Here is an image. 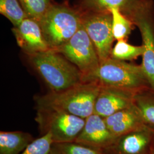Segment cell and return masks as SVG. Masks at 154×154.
<instances>
[{"label": "cell", "instance_id": "9", "mask_svg": "<svg viewBox=\"0 0 154 154\" xmlns=\"http://www.w3.org/2000/svg\"><path fill=\"white\" fill-rule=\"evenodd\" d=\"M154 130L146 127L116 137L104 154H151Z\"/></svg>", "mask_w": 154, "mask_h": 154}, {"label": "cell", "instance_id": "5", "mask_svg": "<svg viewBox=\"0 0 154 154\" xmlns=\"http://www.w3.org/2000/svg\"><path fill=\"white\" fill-rule=\"evenodd\" d=\"M35 121L41 134L50 133L53 143L74 142L85 123V119L65 111L38 107Z\"/></svg>", "mask_w": 154, "mask_h": 154}, {"label": "cell", "instance_id": "4", "mask_svg": "<svg viewBox=\"0 0 154 154\" xmlns=\"http://www.w3.org/2000/svg\"><path fill=\"white\" fill-rule=\"evenodd\" d=\"M39 22L49 48L57 50L81 27L82 13L66 5L52 4Z\"/></svg>", "mask_w": 154, "mask_h": 154}, {"label": "cell", "instance_id": "23", "mask_svg": "<svg viewBox=\"0 0 154 154\" xmlns=\"http://www.w3.org/2000/svg\"><path fill=\"white\" fill-rule=\"evenodd\" d=\"M151 154H154V135L152 143V146H151Z\"/></svg>", "mask_w": 154, "mask_h": 154}, {"label": "cell", "instance_id": "8", "mask_svg": "<svg viewBox=\"0 0 154 154\" xmlns=\"http://www.w3.org/2000/svg\"><path fill=\"white\" fill-rule=\"evenodd\" d=\"M82 13V25L93 42L100 63L110 58L114 37L110 11Z\"/></svg>", "mask_w": 154, "mask_h": 154}, {"label": "cell", "instance_id": "3", "mask_svg": "<svg viewBox=\"0 0 154 154\" xmlns=\"http://www.w3.org/2000/svg\"><path fill=\"white\" fill-rule=\"evenodd\" d=\"M29 57L50 91H61L82 82L81 72L55 50H48Z\"/></svg>", "mask_w": 154, "mask_h": 154}, {"label": "cell", "instance_id": "7", "mask_svg": "<svg viewBox=\"0 0 154 154\" xmlns=\"http://www.w3.org/2000/svg\"><path fill=\"white\" fill-rule=\"evenodd\" d=\"M55 50L76 66L82 75L93 71L100 64L97 50L82 25L66 43Z\"/></svg>", "mask_w": 154, "mask_h": 154}, {"label": "cell", "instance_id": "12", "mask_svg": "<svg viewBox=\"0 0 154 154\" xmlns=\"http://www.w3.org/2000/svg\"><path fill=\"white\" fill-rule=\"evenodd\" d=\"M12 32L17 42L28 56L50 49L46 44L39 22L27 17Z\"/></svg>", "mask_w": 154, "mask_h": 154}, {"label": "cell", "instance_id": "14", "mask_svg": "<svg viewBox=\"0 0 154 154\" xmlns=\"http://www.w3.org/2000/svg\"><path fill=\"white\" fill-rule=\"evenodd\" d=\"M34 140L29 132L1 131L0 154H20Z\"/></svg>", "mask_w": 154, "mask_h": 154}, {"label": "cell", "instance_id": "16", "mask_svg": "<svg viewBox=\"0 0 154 154\" xmlns=\"http://www.w3.org/2000/svg\"><path fill=\"white\" fill-rule=\"evenodd\" d=\"M134 103L140 111L147 126L154 130V90L147 88L137 92Z\"/></svg>", "mask_w": 154, "mask_h": 154}, {"label": "cell", "instance_id": "1", "mask_svg": "<svg viewBox=\"0 0 154 154\" xmlns=\"http://www.w3.org/2000/svg\"><path fill=\"white\" fill-rule=\"evenodd\" d=\"M100 87L96 83L82 82L61 91L37 96L35 100L37 107L63 111L86 119L94 113Z\"/></svg>", "mask_w": 154, "mask_h": 154}, {"label": "cell", "instance_id": "22", "mask_svg": "<svg viewBox=\"0 0 154 154\" xmlns=\"http://www.w3.org/2000/svg\"><path fill=\"white\" fill-rule=\"evenodd\" d=\"M53 140L50 133L34 139L20 154H49Z\"/></svg>", "mask_w": 154, "mask_h": 154}, {"label": "cell", "instance_id": "11", "mask_svg": "<svg viewBox=\"0 0 154 154\" xmlns=\"http://www.w3.org/2000/svg\"><path fill=\"white\" fill-rule=\"evenodd\" d=\"M116 138L109 129L105 118L94 113L85 119L83 128L74 142L103 151Z\"/></svg>", "mask_w": 154, "mask_h": 154}, {"label": "cell", "instance_id": "2", "mask_svg": "<svg viewBox=\"0 0 154 154\" xmlns=\"http://www.w3.org/2000/svg\"><path fill=\"white\" fill-rule=\"evenodd\" d=\"M82 82L96 83L100 86H111L138 92L150 88L140 65L109 58L95 69L83 74Z\"/></svg>", "mask_w": 154, "mask_h": 154}, {"label": "cell", "instance_id": "19", "mask_svg": "<svg viewBox=\"0 0 154 154\" xmlns=\"http://www.w3.org/2000/svg\"><path fill=\"white\" fill-rule=\"evenodd\" d=\"M0 13L14 27L18 26L28 17L19 0H0Z\"/></svg>", "mask_w": 154, "mask_h": 154}, {"label": "cell", "instance_id": "10", "mask_svg": "<svg viewBox=\"0 0 154 154\" xmlns=\"http://www.w3.org/2000/svg\"><path fill=\"white\" fill-rule=\"evenodd\" d=\"M137 93L125 88L101 86L95 102L94 113L106 118L125 109L134 104Z\"/></svg>", "mask_w": 154, "mask_h": 154}, {"label": "cell", "instance_id": "18", "mask_svg": "<svg viewBox=\"0 0 154 154\" xmlns=\"http://www.w3.org/2000/svg\"><path fill=\"white\" fill-rule=\"evenodd\" d=\"M109 11L112 16V28L114 38L117 41L125 39L131 32L133 23L118 8H112Z\"/></svg>", "mask_w": 154, "mask_h": 154}, {"label": "cell", "instance_id": "21", "mask_svg": "<svg viewBox=\"0 0 154 154\" xmlns=\"http://www.w3.org/2000/svg\"><path fill=\"white\" fill-rule=\"evenodd\" d=\"M29 18L39 22L52 5L50 0H19Z\"/></svg>", "mask_w": 154, "mask_h": 154}, {"label": "cell", "instance_id": "6", "mask_svg": "<svg viewBox=\"0 0 154 154\" xmlns=\"http://www.w3.org/2000/svg\"><path fill=\"white\" fill-rule=\"evenodd\" d=\"M141 34L144 53L141 66L150 88L154 90V17L153 2L139 0L126 16Z\"/></svg>", "mask_w": 154, "mask_h": 154}, {"label": "cell", "instance_id": "20", "mask_svg": "<svg viewBox=\"0 0 154 154\" xmlns=\"http://www.w3.org/2000/svg\"><path fill=\"white\" fill-rule=\"evenodd\" d=\"M49 154H104L102 150L75 142L53 143Z\"/></svg>", "mask_w": 154, "mask_h": 154}, {"label": "cell", "instance_id": "17", "mask_svg": "<svg viewBox=\"0 0 154 154\" xmlns=\"http://www.w3.org/2000/svg\"><path fill=\"white\" fill-rule=\"evenodd\" d=\"M144 49L143 45L134 46L128 44L125 39L117 41L112 48L110 57L120 61H132L139 56H143Z\"/></svg>", "mask_w": 154, "mask_h": 154}, {"label": "cell", "instance_id": "15", "mask_svg": "<svg viewBox=\"0 0 154 154\" xmlns=\"http://www.w3.org/2000/svg\"><path fill=\"white\" fill-rule=\"evenodd\" d=\"M139 0H82L80 11L86 12L110 11L112 8H118L124 16L130 11Z\"/></svg>", "mask_w": 154, "mask_h": 154}, {"label": "cell", "instance_id": "13", "mask_svg": "<svg viewBox=\"0 0 154 154\" xmlns=\"http://www.w3.org/2000/svg\"><path fill=\"white\" fill-rule=\"evenodd\" d=\"M104 118L109 129L116 137L149 127L135 103Z\"/></svg>", "mask_w": 154, "mask_h": 154}]
</instances>
